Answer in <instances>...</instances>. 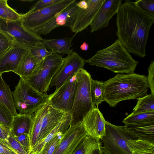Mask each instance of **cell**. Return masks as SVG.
I'll list each match as a JSON object with an SVG mask.
<instances>
[{
    "instance_id": "obj_5",
    "label": "cell",
    "mask_w": 154,
    "mask_h": 154,
    "mask_svg": "<svg viewBox=\"0 0 154 154\" xmlns=\"http://www.w3.org/2000/svg\"><path fill=\"white\" fill-rule=\"evenodd\" d=\"M76 89L71 112L70 126L82 122L94 108L90 91L91 75L84 69H80L75 75Z\"/></svg>"
},
{
    "instance_id": "obj_26",
    "label": "cell",
    "mask_w": 154,
    "mask_h": 154,
    "mask_svg": "<svg viewBox=\"0 0 154 154\" xmlns=\"http://www.w3.org/2000/svg\"><path fill=\"white\" fill-rule=\"evenodd\" d=\"M127 143L132 154H154V143L138 139L128 140Z\"/></svg>"
},
{
    "instance_id": "obj_2",
    "label": "cell",
    "mask_w": 154,
    "mask_h": 154,
    "mask_svg": "<svg viewBox=\"0 0 154 154\" xmlns=\"http://www.w3.org/2000/svg\"><path fill=\"white\" fill-rule=\"evenodd\" d=\"M104 101L114 107L120 102L138 99L147 94V76L133 72L118 73L104 82Z\"/></svg>"
},
{
    "instance_id": "obj_8",
    "label": "cell",
    "mask_w": 154,
    "mask_h": 154,
    "mask_svg": "<svg viewBox=\"0 0 154 154\" xmlns=\"http://www.w3.org/2000/svg\"><path fill=\"white\" fill-rule=\"evenodd\" d=\"M137 139L125 129L124 126L113 125L106 121V134L100 140L104 154H132L127 141Z\"/></svg>"
},
{
    "instance_id": "obj_31",
    "label": "cell",
    "mask_w": 154,
    "mask_h": 154,
    "mask_svg": "<svg viewBox=\"0 0 154 154\" xmlns=\"http://www.w3.org/2000/svg\"><path fill=\"white\" fill-rule=\"evenodd\" d=\"M29 49L38 64L47 57L53 54L48 50L41 42L30 47Z\"/></svg>"
},
{
    "instance_id": "obj_37",
    "label": "cell",
    "mask_w": 154,
    "mask_h": 154,
    "mask_svg": "<svg viewBox=\"0 0 154 154\" xmlns=\"http://www.w3.org/2000/svg\"><path fill=\"white\" fill-rule=\"evenodd\" d=\"M62 0H40L31 8L30 10L34 11L47 7L61 1Z\"/></svg>"
},
{
    "instance_id": "obj_17",
    "label": "cell",
    "mask_w": 154,
    "mask_h": 154,
    "mask_svg": "<svg viewBox=\"0 0 154 154\" xmlns=\"http://www.w3.org/2000/svg\"><path fill=\"white\" fill-rule=\"evenodd\" d=\"M106 121L97 107L88 113L82 122L88 135L100 140L106 134Z\"/></svg>"
},
{
    "instance_id": "obj_42",
    "label": "cell",
    "mask_w": 154,
    "mask_h": 154,
    "mask_svg": "<svg viewBox=\"0 0 154 154\" xmlns=\"http://www.w3.org/2000/svg\"><path fill=\"white\" fill-rule=\"evenodd\" d=\"M76 5L79 8L82 9H86L88 6L87 0L77 1Z\"/></svg>"
},
{
    "instance_id": "obj_23",
    "label": "cell",
    "mask_w": 154,
    "mask_h": 154,
    "mask_svg": "<svg viewBox=\"0 0 154 154\" xmlns=\"http://www.w3.org/2000/svg\"><path fill=\"white\" fill-rule=\"evenodd\" d=\"M32 123V115L18 114L14 117L10 134L14 137L23 134L29 135Z\"/></svg>"
},
{
    "instance_id": "obj_38",
    "label": "cell",
    "mask_w": 154,
    "mask_h": 154,
    "mask_svg": "<svg viewBox=\"0 0 154 154\" xmlns=\"http://www.w3.org/2000/svg\"><path fill=\"white\" fill-rule=\"evenodd\" d=\"M148 74L147 79L149 88L151 91V94L154 96V61H151L148 68Z\"/></svg>"
},
{
    "instance_id": "obj_35",
    "label": "cell",
    "mask_w": 154,
    "mask_h": 154,
    "mask_svg": "<svg viewBox=\"0 0 154 154\" xmlns=\"http://www.w3.org/2000/svg\"><path fill=\"white\" fill-rule=\"evenodd\" d=\"M13 45L11 41L0 31V57L7 52Z\"/></svg>"
},
{
    "instance_id": "obj_14",
    "label": "cell",
    "mask_w": 154,
    "mask_h": 154,
    "mask_svg": "<svg viewBox=\"0 0 154 154\" xmlns=\"http://www.w3.org/2000/svg\"><path fill=\"white\" fill-rule=\"evenodd\" d=\"M75 1L56 14L49 21L33 32L40 35H46L55 28L60 26L69 27L73 21L79 8Z\"/></svg>"
},
{
    "instance_id": "obj_40",
    "label": "cell",
    "mask_w": 154,
    "mask_h": 154,
    "mask_svg": "<svg viewBox=\"0 0 154 154\" xmlns=\"http://www.w3.org/2000/svg\"><path fill=\"white\" fill-rule=\"evenodd\" d=\"M14 137L28 152L30 148L29 135L23 134Z\"/></svg>"
},
{
    "instance_id": "obj_13",
    "label": "cell",
    "mask_w": 154,
    "mask_h": 154,
    "mask_svg": "<svg viewBox=\"0 0 154 154\" xmlns=\"http://www.w3.org/2000/svg\"><path fill=\"white\" fill-rule=\"evenodd\" d=\"M87 135L82 122L70 126L52 154H72Z\"/></svg>"
},
{
    "instance_id": "obj_39",
    "label": "cell",
    "mask_w": 154,
    "mask_h": 154,
    "mask_svg": "<svg viewBox=\"0 0 154 154\" xmlns=\"http://www.w3.org/2000/svg\"><path fill=\"white\" fill-rule=\"evenodd\" d=\"M0 154H17L10 145L8 141L0 139Z\"/></svg>"
},
{
    "instance_id": "obj_10",
    "label": "cell",
    "mask_w": 154,
    "mask_h": 154,
    "mask_svg": "<svg viewBox=\"0 0 154 154\" xmlns=\"http://www.w3.org/2000/svg\"><path fill=\"white\" fill-rule=\"evenodd\" d=\"M75 1L62 0L57 3L38 11H32L29 10L27 13L23 14L21 20L24 26L33 32L51 20Z\"/></svg>"
},
{
    "instance_id": "obj_4",
    "label": "cell",
    "mask_w": 154,
    "mask_h": 154,
    "mask_svg": "<svg viewBox=\"0 0 154 154\" xmlns=\"http://www.w3.org/2000/svg\"><path fill=\"white\" fill-rule=\"evenodd\" d=\"M33 114L29 134L30 144L29 151L69 113L55 109L48 102Z\"/></svg>"
},
{
    "instance_id": "obj_16",
    "label": "cell",
    "mask_w": 154,
    "mask_h": 154,
    "mask_svg": "<svg viewBox=\"0 0 154 154\" xmlns=\"http://www.w3.org/2000/svg\"><path fill=\"white\" fill-rule=\"evenodd\" d=\"M122 2L121 0H105L90 25L91 33L108 25L110 20L117 14Z\"/></svg>"
},
{
    "instance_id": "obj_7",
    "label": "cell",
    "mask_w": 154,
    "mask_h": 154,
    "mask_svg": "<svg viewBox=\"0 0 154 154\" xmlns=\"http://www.w3.org/2000/svg\"><path fill=\"white\" fill-rule=\"evenodd\" d=\"M64 60V58L58 53H54L47 57L38 65L27 81L38 92L47 94L52 79L59 70Z\"/></svg>"
},
{
    "instance_id": "obj_3",
    "label": "cell",
    "mask_w": 154,
    "mask_h": 154,
    "mask_svg": "<svg viewBox=\"0 0 154 154\" xmlns=\"http://www.w3.org/2000/svg\"><path fill=\"white\" fill-rule=\"evenodd\" d=\"M90 65L106 68L113 72H134L138 62L134 60L118 39L112 44L97 51L86 60Z\"/></svg>"
},
{
    "instance_id": "obj_18",
    "label": "cell",
    "mask_w": 154,
    "mask_h": 154,
    "mask_svg": "<svg viewBox=\"0 0 154 154\" xmlns=\"http://www.w3.org/2000/svg\"><path fill=\"white\" fill-rule=\"evenodd\" d=\"M28 48L13 45L5 54L0 57V74L16 69Z\"/></svg>"
},
{
    "instance_id": "obj_28",
    "label": "cell",
    "mask_w": 154,
    "mask_h": 154,
    "mask_svg": "<svg viewBox=\"0 0 154 154\" xmlns=\"http://www.w3.org/2000/svg\"><path fill=\"white\" fill-rule=\"evenodd\" d=\"M104 82L102 81L94 80L91 78L90 82V91L94 108L98 107L99 104L104 101Z\"/></svg>"
},
{
    "instance_id": "obj_24",
    "label": "cell",
    "mask_w": 154,
    "mask_h": 154,
    "mask_svg": "<svg viewBox=\"0 0 154 154\" xmlns=\"http://www.w3.org/2000/svg\"><path fill=\"white\" fill-rule=\"evenodd\" d=\"M100 140L87 135L72 154H103Z\"/></svg>"
},
{
    "instance_id": "obj_29",
    "label": "cell",
    "mask_w": 154,
    "mask_h": 154,
    "mask_svg": "<svg viewBox=\"0 0 154 154\" xmlns=\"http://www.w3.org/2000/svg\"><path fill=\"white\" fill-rule=\"evenodd\" d=\"M132 113L154 112V96L151 94L139 98Z\"/></svg>"
},
{
    "instance_id": "obj_27",
    "label": "cell",
    "mask_w": 154,
    "mask_h": 154,
    "mask_svg": "<svg viewBox=\"0 0 154 154\" xmlns=\"http://www.w3.org/2000/svg\"><path fill=\"white\" fill-rule=\"evenodd\" d=\"M125 125L154 123V112L132 113L122 121Z\"/></svg>"
},
{
    "instance_id": "obj_1",
    "label": "cell",
    "mask_w": 154,
    "mask_h": 154,
    "mask_svg": "<svg viewBox=\"0 0 154 154\" xmlns=\"http://www.w3.org/2000/svg\"><path fill=\"white\" fill-rule=\"evenodd\" d=\"M154 17L146 13L134 2L126 0L117 13L116 35L129 53L143 58Z\"/></svg>"
},
{
    "instance_id": "obj_36",
    "label": "cell",
    "mask_w": 154,
    "mask_h": 154,
    "mask_svg": "<svg viewBox=\"0 0 154 154\" xmlns=\"http://www.w3.org/2000/svg\"><path fill=\"white\" fill-rule=\"evenodd\" d=\"M7 140L11 147L17 154H27L28 152L10 134Z\"/></svg>"
},
{
    "instance_id": "obj_21",
    "label": "cell",
    "mask_w": 154,
    "mask_h": 154,
    "mask_svg": "<svg viewBox=\"0 0 154 154\" xmlns=\"http://www.w3.org/2000/svg\"><path fill=\"white\" fill-rule=\"evenodd\" d=\"M71 120V115L68 114L44 138L36 143L27 154H39L45 145L59 132L66 131L70 126Z\"/></svg>"
},
{
    "instance_id": "obj_22",
    "label": "cell",
    "mask_w": 154,
    "mask_h": 154,
    "mask_svg": "<svg viewBox=\"0 0 154 154\" xmlns=\"http://www.w3.org/2000/svg\"><path fill=\"white\" fill-rule=\"evenodd\" d=\"M38 65L35 59L28 49L13 72L20 76V78L27 80L34 72Z\"/></svg>"
},
{
    "instance_id": "obj_25",
    "label": "cell",
    "mask_w": 154,
    "mask_h": 154,
    "mask_svg": "<svg viewBox=\"0 0 154 154\" xmlns=\"http://www.w3.org/2000/svg\"><path fill=\"white\" fill-rule=\"evenodd\" d=\"M2 75L0 74V101L7 107L14 116L18 113L14 106L13 93Z\"/></svg>"
},
{
    "instance_id": "obj_43",
    "label": "cell",
    "mask_w": 154,
    "mask_h": 154,
    "mask_svg": "<svg viewBox=\"0 0 154 154\" xmlns=\"http://www.w3.org/2000/svg\"><path fill=\"white\" fill-rule=\"evenodd\" d=\"M80 48L82 50L87 51L89 48V45L87 43L84 42L83 44L80 45Z\"/></svg>"
},
{
    "instance_id": "obj_6",
    "label": "cell",
    "mask_w": 154,
    "mask_h": 154,
    "mask_svg": "<svg viewBox=\"0 0 154 154\" xmlns=\"http://www.w3.org/2000/svg\"><path fill=\"white\" fill-rule=\"evenodd\" d=\"M12 93L15 107L20 114L32 115L48 101L49 95L38 92L21 78Z\"/></svg>"
},
{
    "instance_id": "obj_12",
    "label": "cell",
    "mask_w": 154,
    "mask_h": 154,
    "mask_svg": "<svg viewBox=\"0 0 154 154\" xmlns=\"http://www.w3.org/2000/svg\"><path fill=\"white\" fill-rule=\"evenodd\" d=\"M86 63V60L81 57L75 51L67 55L64 58L62 65L52 79L50 88L55 86V90H57L75 75L80 69H84Z\"/></svg>"
},
{
    "instance_id": "obj_41",
    "label": "cell",
    "mask_w": 154,
    "mask_h": 154,
    "mask_svg": "<svg viewBox=\"0 0 154 154\" xmlns=\"http://www.w3.org/2000/svg\"><path fill=\"white\" fill-rule=\"evenodd\" d=\"M10 134V131L5 129L0 125V139L8 140Z\"/></svg>"
},
{
    "instance_id": "obj_19",
    "label": "cell",
    "mask_w": 154,
    "mask_h": 154,
    "mask_svg": "<svg viewBox=\"0 0 154 154\" xmlns=\"http://www.w3.org/2000/svg\"><path fill=\"white\" fill-rule=\"evenodd\" d=\"M75 34L72 36L57 39H42V43L52 54L58 53L62 56L72 53L74 51L70 48L72 46V41Z\"/></svg>"
},
{
    "instance_id": "obj_32",
    "label": "cell",
    "mask_w": 154,
    "mask_h": 154,
    "mask_svg": "<svg viewBox=\"0 0 154 154\" xmlns=\"http://www.w3.org/2000/svg\"><path fill=\"white\" fill-rule=\"evenodd\" d=\"M14 117L7 107L0 101V125L10 131Z\"/></svg>"
},
{
    "instance_id": "obj_33",
    "label": "cell",
    "mask_w": 154,
    "mask_h": 154,
    "mask_svg": "<svg viewBox=\"0 0 154 154\" xmlns=\"http://www.w3.org/2000/svg\"><path fill=\"white\" fill-rule=\"evenodd\" d=\"M66 132H60L47 143L39 152V154H52L60 143Z\"/></svg>"
},
{
    "instance_id": "obj_34",
    "label": "cell",
    "mask_w": 154,
    "mask_h": 154,
    "mask_svg": "<svg viewBox=\"0 0 154 154\" xmlns=\"http://www.w3.org/2000/svg\"><path fill=\"white\" fill-rule=\"evenodd\" d=\"M143 11L154 17V0H139L134 2Z\"/></svg>"
},
{
    "instance_id": "obj_30",
    "label": "cell",
    "mask_w": 154,
    "mask_h": 154,
    "mask_svg": "<svg viewBox=\"0 0 154 154\" xmlns=\"http://www.w3.org/2000/svg\"><path fill=\"white\" fill-rule=\"evenodd\" d=\"M7 0H0V18L6 20L14 21L21 19L23 14L18 13L10 7Z\"/></svg>"
},
{
    "instance_id": "obj_20",
    "label": "cell",
    "mask_w": 154,
    "mask_h": 154,
    "mask_svg": "<svg viewBox=\"0 0 154 154\" xmlns=\"http://www.w3.org/2000/svg\"><path fill=\"white\" fill-rule=\"evenodd\" d=\"M124 126L128 132L137 139L154 143V123Z\"/></svg>"
},
{
    "instance_id": "obj_9",
    "label": "cell",
    "mask_w": 154,
    "mask_h": 154,
    "mask_svg": "<svg viewBox=\"0 0 154 154\" xmlns=\"http://www.w3.org/2000/svg\"><path fill=\"white\" fill-rule=\"evenodd\" d=\"M0 31L12 42L13 45L29 49L41 42V36L26 28L21 19L14 21L0 18Z\"/></svg>"
},
{
    "instance_id": "obj_15",
    "label": "cell",
    "mask_w": 154,
    "mask_h": 154,
    "mask_svg": "<svg viewBox=\"0 0 154 154\" xmlns=\"http://www.w3.org/2000/svg\"><path fill=\"white\" fill-rule=\"evenodd\" d=\"M105 0H87L88 6L85 9L78 8L69 28L75 34L86 29L95 16Z\"/></svg>"
},
{
    "instance_id": "obj_11",
    "label": "cell",
    "mask_w": 154,
    "mask_h": 154,
    "mask_svg": "<svg viewBox=\"0 0 154 154\" xmlns=\"http://www.w3.org/2000/svg\"><path fill=\"white\" fill-rule=\"evenodd\" d=\"M75 75L49 95L48 102L54 108L70 114L76 89Z\"/></svg>"
}]
</instances>
